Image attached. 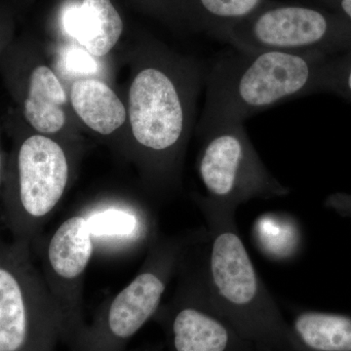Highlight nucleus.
<instances>
[{
	"label": "nucleus",
	"mask_w": 351,
	"mask_h": 351,
	"mask_svg": "<svg viewBox=\"0 0 351 351\" xmlns=\"http://www.w3.org/2000/svg\"><path fill=\"white\" fill-rule=\"evenodd\" d=\"M69 32L89 54L103 57L119 43L123 22L110 0H83L69 11Z\"/></svg>",
	"instance_id": "obj_13"
},
{
	"label": "nucleus",
	"mask_w": 351,
	"mask_h": 351,
	"mask_svg": "<svg viewBox=\"0 0 351 351\" xmlns=\"http://www.w3.org/2000/svg\"><path fill=\"white\" fill-rule=\"evenodd\" d=\"M267 0H195L201 21L216 38L253 15Z\"/></svg>",
	"instance_id": "obj_17"
},
{
	"label": "nucleus",
	"mask_w": 351,
	"mask_h": 351,
	"mask_svg": "<svg viewBox=\"0 0 351 351\" xmlns=\"http://www.w3.org/2000/svg\"><path fill=\"white\" fill-rule=\"evenodd\" d=\"M219 39L239 50L335 56L351 51V23L314 6L267 0L253 15Z\"/></svg>",
	"instance_id": "obj_5"
},
{
	"label": "nucleus",
	"mask_w": 351,
	"mask_h": 351,
	"mask_svg": "<svg viewBox=\"0 0 351 351\" xmlns=\"http://www.w3.org/2000/svg\"><path fill=\"white\" fill-rule=\"evenodd\" d=\"M71 103L83 123L101 135H110L125 123L127 112L123 103L101 80H76L71 88Z\"/></svg>",
	"instance_id": "obj_14"
},
{
	"label": "nucleus",
	"mask_w": 351,
	"mask_h": 351,
	"mask_svg": "<svg viewBox=\"0 0 351 351\" xmlns=\"http://www.w3.org/2000/svg\"><path fill=\"white\" fill-rule=\"evenodd\" d=\"M323 87L324 92L338 95L351 101V51L329 58Z\"/></svg>",
	"instance_id": "obj_18"
},
{
	"label": "nucleus",
	"mask_w": 351,
	"mask_h": 351,
	"mask_svg": "<svg viewBox=\"0 0 351 351\" xmlns=\"http://www.w3.org/2000/svg\"><path fill=\"white\" fill-rule=\"evenodd\" d=\"M204 134L197 171L206 191L205 199L237 212L248 201L290 193L263 162L242 122L219 124Z\"/></svg>",
	"instance_id": "obj_6"
},
{
	"label": "nucleus",
	"mask_w": 351,
	"mask_h": 351,
	"mask_svg": "<svg viewBox=\"0 0 351 351\" xmlns=\"http://www.w3.org/2000/svg\"><path fill=\"white\" fill-rule=\"evenodd\" d=\"M184 237H159L147 249L135 277L110 298L103 313L108 339L125 341L140 331L160 308L166 290L177 276Z\"/></svg>",
	"instance_id": "obj_8"
},
{
	"label": "nucleus",
	"mask_w": 351,
	"mask_h": 351,
	"mask_svg": "<svg viewBox=\"0 0 351 351\" xmlns=\"http://www.w3.org/2000/svg\"><path fill=\"white\" fill-rule=\"evenodd\" d=\"M32 249L39 254L41 274L62 319H77L85 274L95 253L93 237L84 213L64 219L47 239L41 235Z\"/></svg>",
	"instance_id": "obj_9"
},
{
	"label": "nucleus",
	"mask_w": 351,
	"mask_h": 351,
	"mask_svg": "<svg viewBox=\"0 0 351 351\" xmlns=\"http://www.w3.org/2000/svg\"><path fill=\"white\" fill-rule=\"evenodd\" d=\"M290 326L302 351H351V315L302 309Z\"/></svg>",
	"instance_id": "obj_15"
},
{
	"label": "nucleus",
	"mask_w": 351,
	"mask_h": 351,
	"mask_svg": "<svg viewBox=\"0 0 351 351\" xmlns=\"http://www.w3.org/2000/svg\"><path fill=\"white\" fill-rule=\"evenodd\" d=\"M252 237L258 251L272 262H290L302 250L301 226L284 212L261 215L254 223Z\"/></svg>",
	"instance_id": "obj_16"
},
{
	"label": "nucleus",
	"mask_w": 351,
	"mask_h": 351,
	"mask_svg": "<svg viewBox=\"0 0 351 351\" xmlns=\"http://www.w3.org/2000/svg\"><path fill=\"white\" fill-rule=\"evenodd\" d=\"M32 253L31 245L0 237V351L39 350L62 319Z\"/></svg>",
	"instance_id": "obj_7"
},
{
	"label": "nucleus",
	"mask_w": 351,
	"mask_h": 351,
	"mask_svg": "<svg viewBox=\"0 0 351 351\" xmlns=\"http://www.w3.org/2000/svg\"><path fill=\"white\" fill-rule=\"evenodd\" d=\"M3 173H4L3 158H2L1 149H0V186H1V182H2V181H3Z\"/></svg>",
	"instance_id": "obj_20"
},
{
	"label": "nucleus",
	"mask_w": 351,
	"mask_h": 351,
	"mask_svg": "<svg viewBox=\"0 0 351 351\" xmlns=\"http://www.w3.org/2000/svg\"><path fill=\"white\" fill-rule=\"evenodd\" d=\"M326 203L328 206L332 209L351 218V195L336 193V195L329 196Z\"/></svg>",
	"instance_id": "obj_19"
},
{
	"label": "nucleus",
	"mask_w": 351,
	"mask_h": 351,
	"mask_svg": "<svg viewBox=\"0 0 351 351\" xmlns=\"http://www.w3.org/2000/svg\"><path fill=\"white\" fill-rule=\"evenodd\" d=\"M256 351H269V350H263V348H258L257 350Z\"/></svg>",
	"instance_id": "obj_21"
},
{
	"label": "nucleus",
	"mask_w": 351,
	"mask_h": 351,
	"mask_svg": "<svg viewBox=\"0 0 351 351\" xmlns=\"http://www.w3.org/2000/svg\"><path fill=\"white\" fill-rule=\"evenodd\" d=\"M195 200L206 226L184 237L179 282L193 289L258 348L302 351L240 237L237 212L216 206L203 195Z\"/></svg>",
	"instance_id": "obj_1"
},
{
	"label": "nucleus",
	"mask_w": 351,
	"mask_h": 351,
	"mask_svg": "<svg viewBox=\"0 0 351 351\" xmlns=\"http://www.w3.org/2000/svg\"><path fill=\"white\" fill-rule=\"evenodd\" d=\"M330 57L317 52L235 48L219 55L207 75L201 131L219 124L243 123L284 101L322 93Z\"/></svg>",
	"instance_id": "obj_2"
},
{
	"label": "nucleus",
	"mask_w": 351,
	"mask_h": 351,
	"mask_svg": "<svg viewBox=\"0 0 351 351\" xmlns=\"http://www.w3.org/2000/svg\"><path fill=\"white\" fill-rule=\"evenodd\" d=\"M9 54L10 82L25 122L41 135L57 133L66 123V94L59 78L45 64L25 66L19 53Z\"/></svg>",
	"instance_id": "obj_11"
},
{
	"label": "nucleus",
	"mask_w": 351,
	"mask_h": 351,
	"mask_svg": "<svg viewBox=\"0 0 351 351\" xmlns=\"http://www.w3.org/2000/svg\"><path fill=\"white\" fill-rule=\"evenodd\" d=\"M198 85L197 69L159 58L138 71L129 90L132 134L142 152L147 182L159 193L178 181Z\"/></svg>",
	"instance_id": "obj_3"
},
{
	"label": "nucleus",
	"mask_w": 351,
	"mask_h": 351,
	"mask_svg": "<svg viewBox=\"0 0 351 351\" xmlns=\"http://www.w3.org/2000/svg\"><path fill=\"white\" fill-rule=\"evenodd\" d=\"M66 149L41 134L21 137L4 168L3 215L13 240L34 245L71 181Z\"/></svg>",
	"instance_id": "obj_4"
},
{
	"label": "nucleus",
	"mask_w": 351,
	"mask_h": 351,
	"mask_svg": "<svg viewBox=\"0 0 351 351\" xmlns=\"http://www.w3.org/2000/svg\"><path fill=\"white\" fill-rule=\"evenodd\" d=\"M83 213L93 237L95 252L119 254L149 249L160 237L156 219L144 208L106 203Z\"/></svg>",
	"instance_id": "obj_12"
},
{
	"label": "nucleus",
	"mask_w": 351,
	"mask_h": 351,
	"mask_svg": "<svg viewBox=\"0 0 351 351\" xmlns=\"http://www.w3.org/2000/svg\"><path fill=\"white\" fill-rule=\"evenodd\" d=\"M157 313L165 317L173 351H256L237 327L193 289L178 283L172 301Z\"/></svg>",
	"instance_id": "obj_10"
}]
</instances>
